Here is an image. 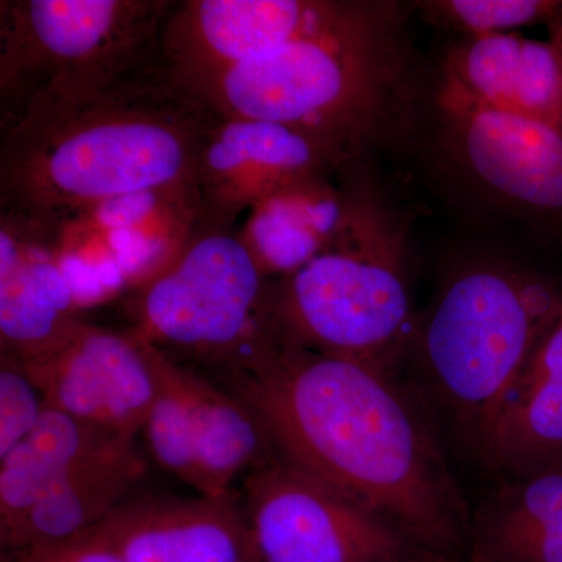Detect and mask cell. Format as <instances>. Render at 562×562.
Segmentation results:
<instances>
[{"instance_id":"14","label":"cell","mask_w":562,"mask_h":562,"mask_svg":"<svg viewBox=\"0 0 562 562\" xmlns=\"http://www.w3.org/2000/svg\"><path fill=\"white\" fill-rule=\"evenodd\" d=\"M80 319L79 295L63 257L60 224L0 206L2 357H36Z\"/></svg>"},{"instance_id":"11","label":"cell","mask_w":562,"mask_h":562,"mask_svg":"<svg viewBox=\"0 0 562 562\" xmlns=\"http://www.w3.org/2000/svg\"><path fill=\"white\" fill-rule=\"evenodd\" d=\"M368 2L184 0L161 32L162 61L190 88L221 70L346 24Z\"/></svg>"},{"instance_id":"18","label":"cell","mask_w":562,"mask_h":562,"mask_svg":"<svg viewBox=\"0 0 562 562\" xmlns=\"http://www.w3.org/2000/svg\"><path fill=\"white\" fill-rule=\"evenodd\" d=\"M144 473L146 462L135 441L111 442L50 487L20 524L0 535L3 552L16 557L79 538L128 501Z\"/></svg>"},{"instance_id":"10","label":"cell","mask_w":562,"mask_h":562,"mask_svg":"<svg viewBox=\"0 0 562 562\" xmlns=\"http://www.w3.org/2000/svg\"><path fill=\"white\" fill-rule=\"evenodd\" d=\"M16 361L47 406L133 441L157 397L147 344L85 317L49 350Z\"/></svg>"},{"instance_id":"15","label":"cell","mask_w":562,"mask_h":562,"mask_svg":"<svg viewBox=\"0 0 562 562\" xmlns=\"http://www.w3.org/2000/svg\"><path fill=\"white\" fill-rule=\"evenodd\" d=\"M85 535L124 562H254L238 497L128 498Z\"/></svg>"},{"instance_id":"4","label":"cell","mask_w":562,"mask_h":562,"mask_svg":"<svg viewBox=\"0 0 562 562\" xmlns=\"http://www.w3.org/2000/svg\"><path fill=\"white\" fill-rule=\"evenodd\" d=\"M562 290L538 273L480 265L454 273L417 324L408 382L438 427L484 461L492 430L560 312Z\"/></svg>"},{"instance_id":"1","label":"cell","mask_w":562,"mask_h":562,"mask_svg":"<svg viewBox=\"0 0 562 562\" xmlns=\"http://www.w3.org/2000/svg\"><path fill=\"white\" fill-rule=\"evenodd\" d=\"M277 454L424 547L465 557L472 509L439 427L401 373L283 346L231 384Z\"/></svg>"},{"instance_id":"19","label":"cell","mask_w":562,"mask_h":562,"mask_svg":"<svg viewBox=\"0 0 562 562\" xmlns=\"http://www.w3.org/2000/svg\"><path fill=\"white\" fill-rule=\"evenodd\" d=\"M483 464L502 479L562 465V303L503 403Z\"/></svg>"},{"instance_id":"20","label":"cell","mask_w":562,"mask_h":562,"mask_svg":"<svg viewBox=\"0 0 562 562\" xmlns=\"http://www.w3.org/2000/svg\"><path fill=\"white\" fill-rule=\"evenodd\" d=\"M468 562H562V465L502 479L472 512Z\"/></svg>"},{"instance_id":"26","label":"cell","mask_w":562,"mask_h":562,"mask_svg":"<svg viewBox=\"0 0 562 562\" xmlns=\"http://www.w3.org/2000/svg\"><path fill=\"white\" fill-rule=\"evenodd\" d=\"M14 562H57L54 558L50 557L49 553L44 552V550H31V552H25L21 554H16L14 557Z\"/></svg>"},{"instance_id":"27","label":"cell","mask_w":562,"mask_h":562,"mask_svg":"<svg viewBox=\"0 0 562 562\" xmlns=\"http://www.w3.org/2000/svg\"><path fill=\"white\" fill-rule=\"evenodd\" d=\"M550 41H553L554 46L560 49L562 55V24L560 21H554L549 25Z\"/></svg>"},{"instance_id":"13","label":"cell","mask_w":562,"mask_h":562,"mask_svg":"<svg viewBox=\"0 0 562 562\" xmlns=\"http://www.w3.org/2000/svg\"><path fill=\"white\" fill-rule=\"evenodd\" d=\"M350 166L295 128L216 113L195 177L198 221L236 227L244 213L280 188Z\"/></svg>"},{"instance_id":"9","label":"cell","mask_w":562,"mask_h":562,"mask_svg":"<svg viewBox=\"0 0 562 562\" xmlns=\"http://www.w3.org/2000/svg\"><path fill=\"white\" fill-rule=\"evenodd\" d=\"M147 347L157 380L143 428L151 457L203 497H236L235 483L277 457L271 436L238 395Z\"/></svg>"},{"instance_id":"24","label":"cell","mask_w":562,"mask_h":562,"mask_svg":"<svg viewBox=\"0 0 562 562\" xmlns=\"http://www.w3.org/2000/svg\"><path fill=\"white\" fill-rule=\"evenodd\" d=\"M41 550L49 553L57 562H124L116 553L88 535H81L57 546L43 547Z\"/></svg>"},{"instance_id":"7","label":"cell","mask_w":562,"mask_h":562,"mask_svg":"<svg viewBox=\"0 0 562 562\" xmlns=\"http://www.w3.org/2000/svg\"><path fill=\"white\" fill-rule=\"evenodd\" d=\"M133 335L232 384L283 347L262 273L236 227L195 221L157 271L133 288Z\"/></svg>"},{"instance_id":"12","label":"cell","mask_w":562,"mask_h":562,"mask_svg":"<svg viewBox=\"0 0 562 562\" xmlns=\"http://www.w3.org/2000/svg\"><path fill=\"white\" fill-rule=\"evenodd\" d=\"M439 109L454 154L502 201L562 217V132L492 109L441 81Z\"/></svg>"},{"instance_id":"17","label":"cell","mask_w":562,"mask_h":562,"mask_svg":"<svg viewBox=\"0 0 562 562\" xmlns=\"http://www.w3.org/2000/svg\"><path fill=\"white\" fill-rule=\"evenodd\" d=\"M341 171L305 177L251 206L239 235L269 280L297 272L342 231L358 190L336 183Z\"/></svg>"},{"instance_id":"22","label":"cell","mask_w":562,"mask_h":562,"mask_svg":"<svg viewBox=\"0 0 562 562\" xmlns=\"http://www.w3.org/2000/svg\"><path fill=\"white\" fill-rule=\"evenodd\" d=\"M427 20L465 38L513 33L527 25L547 24L560 18L558 0H432L416 3Z\"/></svg>"},{"instance_id":"16","label":"cell","mask_w":562,"mask_h":562,"mask_svg":"<svg viewBox=\"0 0 562 562\" xmlns=\"http://www.w3.org/2000/svg\"><path fill=\"white\" fill-rule=\"evenodd\" d=\"M442 81L483 105L562 132V55L553 41L516 32L465 38L447 54Z\"/></svg>"},{"instance_id":"28","label":"cell","mask_w":562,"mask_h":562,"mask_svg":"<svg viewBox=\"0 0 562 562\" xmlns=\"http://www.w3.org/2000/svg\"><path fill=\"white\" fill-rule=\"evenodd\" d=\"M557 21H560V22H561V24H562V7H561L560 18H558V20H557Z\"/></svg>"},{"instance_id":"21","label":"cell","mask_w":562,"mask_h":562,"mask_svg":"<svg viewBox=\"0 0 562 562\" xmlns=\"http://www.w3.org/2000/svg\"><path fill=\"white\" fill-rule=\"evenodd\" d=\"M117 439L125 438L46 405L36 427L0 457V535L77 465Z\"/></svg>"},{"instance_id":"23","label":"cell","mask_w":562,"mask_h":562,"mask_svg":"<svg viewBox=\"0 0 562 562\" xmlns=\"http://www.w3.org/2000/svg\"><path fill=\"white\" fill-rule=\"evenodd\" d=\"M46 401L16 360H0V457L36 427Z\"/></svg>"},{"instance_id":"3","label":"cell","mask_w":562,"mask_h":562,"mask_svg":"<svg viewBox=\"0 0 562 562\" xmlns=\"http://www.w3.org/2000/svg\"><path fill=\"white\" fill-rule=\"evenodd\" d=\"M188 90L222 116L286 125L353 165L397 132L412 110V55L398 5L368 2L339 27L221 70Z\"/></svg>"},{"instance_id":"5","label":"cell","mask_w":562,"mask_h":562,"mask_svg":"<svg viewBox=\"0 0 562 562\" xmlns=\"http://www.w3.org/2000/svg\"><path fill=\"white\" fill-rule=\"evenodd\" d=\"M168 0H2L0 139L35 131L162 60Z\"/></svg>"},{"instance_id":"25","label":"cell","mask_w":562,"mask_h":562,"mask_svg":"<svg viewBox=\"0 0 562 562\" xmlns=\"http://www.w3.org/2000/svg\"><path fill=\"white\" fill-rule=\"evenodd\" d=\"M405 562H468L460 554L436 552V550L422 549Z\"/></svg>"},{"instance_id":"6","label":"cell","mask_w":562,"mask_h":562,"mask_svg":"<svg viewBox=\"0 0 562 562\" xmlns=\"http://www.w3.org/2000/svg\"><path fill=\"white\" fill-rule=\"evenodd\" d=\"M272 306L283 346L401 373L419 324L405 228L358 190L330 247L292 276L272 280Z\"/></svg>"},{"instance_id":"8","label":"cell","mask_w":562,"mask_h":562,"mask_svg":"<svg viewBox=\"0 0 562 562\" xmlns=\"http://www.w3.org/2000/svg\"><path fill=\"white\" fill-rule=\"evenodd\" d=\"M239 502L254 562H405L424 547L277 454Z\"/></svg>"},{"instance_id":"2","label":"cell","mask_w":562,"mask_h":562,"mask_svg":"<svg viewBox=\"0 0 562 562\" xmlns=\"http://www.w3.org/2000/svg\"><path fill=\"white\" fill-rule=\"evenodd\" d=\"M214 120L216 111L161 60L68 116L0 139V206L61 222L154 192L198 201Z\"/></svg>"}]
</instances>
